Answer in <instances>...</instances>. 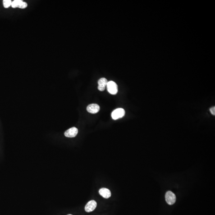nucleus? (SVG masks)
<instances>
[{
	"instance_id": "f257e3e1",
	"label": "nucleus",
	"mask_w": 215,
	"mask_h": 215,
	"mask_svg": "<svg viewBox=\"0 0 215 215\" xmlns=\"http://www.w3.org/2000/svg\"><path fill=\"white\" fill-rule=\"evenodd\" d=\"M107 89L109 93L111 94L115 95L117 94L118 92L117 84L113 81H110L108 82L107 84Z\"/></svg>"
},
{
	"instance_id": "f03ea898",
	"label": "nucleus",
	"mask_w": 215,
	"mask_h": 215,
	"mask_svg": "<svg viewBox=\"0 0 215 215\" xmlns=\"http://www.w3.org/2000/svg\"><path fill=\"white\" fill-rule=\"evenodd\" d=\"M125 111L124 109L119 108L116 109L112 112V117L113 119L116 120L121 118L125 116Z\"/></svg>"
},
{
	"instance_id": "7ed1b4c3",
	"label": "nucleus",
	"mask_w": 215,
	"mask_h": 215,
	"mask_svg": "<svg viewBox=\"0 0 215 215\" xmlns=\"http://www.w3.org/2000/svg\"><path fill=\"white\" fill-rule=\"evenodd\" d=\"M166 200L168 204L171 205L176 202V196L172 192L168 191L166 194Z\"/></svg>"
},
{
	"instance_id": "20e7f679",
	"label": "nucleus",
	"mask_w": 215,
	"mask_h": 215,
	"mask_svg": "<svg viewBox=\"0 0 215 215\" xmlns=\"http://www.w3.org/2000/svg\"><path fill=\"white\" fill-rule=\"evenodd\" d=\"M97 206V203L95 200H91L85 206L84 209L87 212H93L96 209Z\"/></svg>"
},
{
	"instance_id": "39448f33",
	"label": "nucleus",
	"mask_w": 215,
	"mask_h": 215,
	"mask_svg": "<svg viewBox=\"0 0 215 215\" xmlns=\"http://www.w3.org/2000/svg\"><path fill=\"white\" fill-rule=\"evenodd\" d=\"M78 130L76 128L73 127L65 132V135L67 138H74L77 135Z\"/></svg>"
},
{
	"instance_id": "423d86ee",
	"label": "nucleus",
	"mask_w": 215,
	"mask_h": 215,
	"mask_svg": "<svg viewBox=\"0 0 215 215\" xmlns=\"http://www.w3.org/2000/svg\"><path fill=\"white\" fill-rule=\"evenodd\" d=\"M100 109L99 106L96 104H92L88 106L87 107V111L89 113L91 114H96L99 112Z\"/></svg>"
},
{
	"instance_id": "0eeeda50",
	"label": "nucleus",
	"mask_w": 215,
	"mask_h": 215,
	"mask_svg": "<svg viewBox=\"0 0 215 215\" xmlns=\"http://www.w3.org/2000/svg\"><path fill=\"white\" fill-rule=\"evenodd\" d=\"M108 80L106 78H102L100 79L98 82V89L100 91H103L105 89L106 87L107 86Z\"/></svg>"
},
{
	"instance_id": "6e6552de",
	"label": "nucleus",
	"mask_w": 215,
	"mask_h": 215,
	"mask_svg": "<svg viewBox=\"0 0 215 215\" xmlns=\"http://www.w3.org/2000/svg\"><path fill=\"white\" fill-rule=\"evenodd\" d=\"M99 193L103 198L108 199L111 196V193L110 190L107 188H103L100 189Z\"/></svg>"
},
{
	"instance_id": "1a4fd4ad",
	"label": "nucleus",
	"mask_w": 215,
	"mask_h": 215,
	"mask_svg": "<svg viewBox=\"0 0 215 215\" xmlns=\"http://www.w3.org/2000/svg\"><path fill=\"white\" fill-rule=\"evenodd\" d=\"M22 1V0H15V1L12 2L11 6L13 8H16L17 7L19 8V6Z\"/></svg>"
},
{
	"instance_id": "9d476101",
	"label": "nucleus",
	"mask_w": 215,
	"mask_h": 215,
	"mask_svg": "<svg viewBox=\"0 0 215 215\" xmlns=\"http://www.w3.org/2000/svg\"><path fill=\"white\" fill-rule=\"evenodd\" d=\"M12 2L11 0H4L3 1V6L5 8H8L11 5Z\"/></svg>"
},
{
	"instance_id": "9b49d317",
	"label": "nucleus",
	"mask_w": 215,
	"mask_h": 215,
	"mask_svg": "<svg viewBox=\"0 0 215 215\" xmlns=\"http://www.w3.org/2000/svg\"><path fill=\"white\" fill-rule=\"evenodd\" d=\"M28 4L26 2H23L22 1L21 3H20V5L19 6V8L20 9H25L27 7Z\"/></svg>"
},
{
	"instance_id": "f8f14e48",
	"label": "nucleus",
	"mask_w": 215,
	"mask_h": 215,
	"mask_svg": "<svg viewBox=\"0 0 215 215\" xmlns=\"http://www.w3.org/2000/svg\"><path fill=\"white\" fill-rule=\"evenodd\" d=\"M210 112H211V113H212V115H215V107H214L211 108H210Z\"/></svg>"
},
{
	"instance_id": "ddd939ff",
	"label": "nucleus",
	"mask_w": 215,
	"mask_h": 215,
	"mask_svg": "<svg viewBox=\"0 0 215 215\" xmlns=\"http://www.w3.org/2000/svg\"><path fill=\"white\" fill-rule=\"evenodd\" d=\"M72 215V214H68V215Z\"/></svg>"
}]
</instances>
